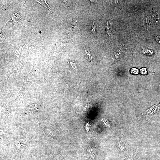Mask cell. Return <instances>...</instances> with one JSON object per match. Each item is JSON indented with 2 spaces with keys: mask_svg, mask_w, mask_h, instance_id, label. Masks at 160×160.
<instances>
[{
  "mask_svg": "<svg viewBox=\"0 0 160 160\" xmlns=\"http://www.w3.org/2000/svg\"><path fill=\"white\" fill-rule=\"evenodd\" d=\"M112 26H113V23L110 21H109L107 22V25L105 26V29H106L107 32L109 36L112 32Z\"/></svg>",
  "mask_w": 160,
  "mask_h": 160,
  "instance_id": "2",
  "label": "cell"
},
{
  "mask_svg": "<svg viewBox=\"0 0 160 160\" xmlns=\"http://www.w3.org/2000/svg\"><path fill=\"white\" fill-rule=\"evenodd\" d=\"M93 22H94V24L92 27L91 32H92L95 31L96 29V23L95 21H93Z\"/></svg>",
  "mask_w": 160,
  "mask_h": 160,
  "instance_id": "4",
  "label": "cell"
},
{
  "mask_svg": "<svg viewBox=\"0 0 160 160\" xmlns=\"http://www.w3.org/2000/svg\"><path fill=\"white\" fill-rule=\"evenodd\" d=\"M156 42L160 44V35L157 36L156 37Z\"/></svg>",
  "mask_w": 160,
  "mask_h": 160,
  "instance_id": "5",
  "label": "cell"
},
{
  "mask_svg": "<svg viewBox=\"0 0 160 160\" xmlns=\"http://www.w3.org/2000/svg\"><path fill=\"white\" fill-rule=\"evenodd\" d=\"M35 1L37 2V3H39L41 4L42 6H43V7L46 8H47L48 9L51 11L52 14H53V13H52L51 11V10L49 9V8L50 9H51V8L48 5V4H47L46 0H35Z\"/></svg>",
  "mask_w": 160,
  "mask_h": 160,
  "instance_id": "3",
  "label": "cell"
},
{
  "mask_svg": "<svg viewBox=\"0 0 160 160\" xmlns=\"http://www.w3.org/2000/svg\"><path fill=\"white\" fill-rule=\"evenodd\" d=\"M125 53V49L124 44H122L120 48L118 49L113 56V60L120 59L123 57Z\"/></svg>",
  "mask_w": 160,
  "mask_h": 160,
  "instance_id": "1",
  "label": "cell"
}]
</instances>
